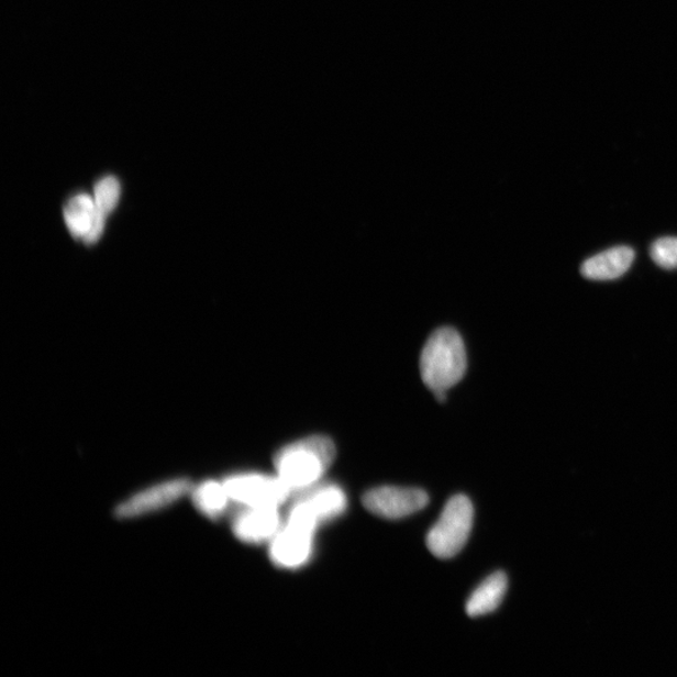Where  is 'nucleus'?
I'll list each match as a JSON object with an SVG mask.
<instances>
[{"mask_svg":"<svg viewBox=\"0 0 677 677\" xmlns=\"http://www.w3.org/2000/svg\"><path fill=\"white\" fill-rule=\"evenodd\" d=\"M336 456L333 441L323 435L309 436L287 445L276 454L278 476L290 492L302 493L315 487L332 467Z\"/></svg>","mask_w":677,"mask_h":677,"instance_id":"nucleus-1","label":"nucleus"},{"mask_svg":"<svg viewBox=\"0 0 677 677\" xmlns=\"http://www.w3.org/2000/svg\"><path fill=\"white\" fill-rule=\"evenodd\" d=\"M467 370L465 343L457 331L442 328L428 338L421 354L424 385L444 402L445 393L457 386Z\"/></svg>","mask_w":677,"mask_h":677,"instance_id":"nucleus-2","label":"nucleus"},{"mask_svg":"<svg viewBox=\"0 0 677 677\" xmlns=\"http://www.w3.org/2000/svg\"><path fill=\"white\" fill-rule=\"evenodd\" d=\"M475 508L463 495L451 498L426 536V547L435 557L457 556L465 548L474 529Z\"/></svg>","mask_w":677,"mask_h":677,"instance_id":"nucleus-3","label":"nucleus"},{"mask_svg":"<svg viewBox=\"0 0 677 677\" xmlns=\"http://www.w3.org/2000/svg\"><path fill=\"white\" fill-rule=\"evenodd\" d=\"M347 507V498L342 487L317 485L292 503L287 520L304 523L318 530L320 525L341 517Z\"/></svg>","mask_w":677,"mask_h":677,"instance_id":"nucleus-4","label":"nucleus"},{"mask_svg":"<svg viewBox=\"0 0 677 677\" xmlns=\"http://www.w3.org/2000/svg\"><path fill=\"white\" fill-rule=\"evenodd\" d=\"M224 485L230 500L244 507H281L292 495L278 476L242 474Z\"/></svg>","mask_w":677,"mask_h":677,"instance_id":"nucleus-5","label":"nucleus"},{"mask_svg":"<svg viewBox=\"0 0 677 677\" xmlns=\"http://www.w3.org/2000/svg\"><path fill=\"white\" fill-rule=\"evenodd\" d=\"M317 531L304 523L285 520L270 542L274 565L288 569L306 566L313 557Z\"/></svg>","mask_w":677,"mask_h":677,"instance_id":"nucleus-6","label":"nucleus"},{"mask_svg":"<svg viewBox=\"0 0 677 677\" xmlns=\"http://www.w3.org/2000/svg\"><path fill=\"white\" fill-rule=\"evenodd\" d=\"M428 502L430 496L418 488L379 487L363 497V504L370 513L387 520H400L420 512Z\"/></svg>","mask_w":677,"mask_h":677,"instance_id":"nucleus-7","label":"nucleus"},{"mask_svg":"<svg viewBox=\"0 0 677 677\" xmlns=\"http://www.w3.org/2000/svg\"><path fill=\"white\" fill-rule=\"evenodd\" d=\"M190 491H192V484L189 479L168 480V482L151 487L146 491L133 496L118 507L115 514L120 519H133V517L154 512L159 508L171 504Z\"/></svg>","mask_w":677,"mask_h":677,"instance_id":"nucleus-8","label":"nucleus"},{"mask_svg":"<svg viewBox=\"0 0 677 677\" xmlns=\"http://www.w3.org/2000/svg\"><path fill=\"white\" fill-rule=\"evenodd\" d=\"M282 524L280 507H245L236 515L233 530L238 540L257 545L271 542Z\"/></svg>","mask_w":677,"mask_h":677,"instance_id":"nucleus-9","label":"nucleus"},{"mask_svg":"<svg viewBox=\"0 0 677 677\" xmlns=\"http://www.w3.org/2000/svg\"><path fill=\"white\" fill-rule=\"evenodd\" d=\"M64 215L69 233L86 244H95L103 235L107 219L98 211L92 196L79 193L70 198Z\"/></svg>","mask_w":677,"mask_h":677,"instance_id":"nucleus-10","label":"nucleus"},{"mask_svg":"<svg viewBox=\"0 0 677 677\" xmlns=\"http://www.w3.org/2000/svg\"><path fill=\"white\" fill-rule=\"evenodd\" d=\"M635 260V252L629 246H617L586 260L581 273L586 279L609 281L625 275Z\"/></svg>","mask_w":677,"mask_h":677,"instance_id":"nucleus-11","label":"nucleus"},{"mask_svg":"<svg viewBox=\"0 0 677 677\" xmlns=\"http://www.w3.org/2000/svg\"><path fill=\"white\" fill-rule=\"evenodd\" d=\"M508 590V577L502 571H497L487 577L474 593L470 595L466 611L468 617L478 618L491 613L500 608Z\"/></svg>","mask_w":677,"mask_h":677,"instance_id":"nucleus-12","label":"nucleus"},{"mask_svg":"<svg viewBox=\"0 0 677 677\" xmlns=\"http://www.w3.org/2000/svg\"><path fill=\"white\" fill-rule=\"evenodd\" d=\"M192 498L196 507L210 519H219L226 511L230 497L224 482L207 480L193 488Z\"/></svg>","mask_w":677,"mask_h":677,"instance_id":"nucleus-13","label":"nucleus"},{"mask_svg":"<svg viewBox=\"0 0 677 677\" xmlns=\"http://www.w3.org/2000/svg\"><path fill=\"white\" fill-rule=\"evenodd\" d=\"M95 203L103 218L118 208L121 199V185L114 176H106L95 186Z\"/></svg>","mask_w":677,"mask_h":677,"instance_id":"nucleus-14","label":"nucleus"},{"mask_svg":"<svg viewBox=\"0 0 677 677\" xmlns=\"http://www.w3.org/2000/svg\"><path fill=\"white\" fill-rule=\"evenodd\" d=\"M650 255L654 263L664 269H677V237L656 240Z\"/></svg>","mask_w":677,"mask_h":677,"instance_id":"nucleus-15","label":"nucleus"}]
</instances>
